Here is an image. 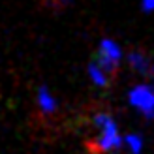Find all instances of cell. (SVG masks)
Returning <instances> with one entry per match:
<instances>
[{"label": "cell", "instance_id": "obj_7", "mask_svg": "<svg viewBox=\"0 0 154 154\" xmlns=\"http://www.w3.org/2000/svg\"><path fill=\"white\" fill-rule=\"evenodd\" d=\"M124 147L130 150V154H141L143 152V137L139 134H128L124 135Z\"/></svg>", "mask_w": 154, "mask_h": 154}, {"label": "cell", "instance_id": "obj_6", "mask_svg": "<svg viewBox=\"0 0 154 154\" xmlns=\"http://www.w3.org/2000/svg\"><path fill=\"white\" fill-rule=\"evenodd\" d=\"M87 73H88V79H90L92 85H96V87H100V88L109 87V79H111V75L107 73L103 68L96 62V60H92V62L88 64Z\"/></svg>", "mask_w": 154, "mask_h": 154}, {"label": "cell", "instance_id": "obj_10", "mask_svg": "<svg viewBox=\"0 0 154 154\" xmlns=\"http://www.w3.org/2000/svg\"><path fill=\"white\" fill-rule=\"evenodd\" d=\"M152 87H154V85H152Z\"/></svg>", "mask_w": 154, "mask_h": 154}, {"label": "cell", "instance_id": "obj_3", "mask_svg": "<svg viewBox=\"0 0 154 154\" xmlns=\"http://www.w3.org/2000/svg\"><path fill=\"white\" fill-rule=\"evenodd\" d=\"M128 103L145 119H154V87L147 83L132 87L128 92Z\"/></svg>", "mask_w": 154, "mask_h": 154}, {"label": "cell", "instance_id": "obj_9", "mask_svg": "<svg viewBox=\"0 0 154 154\" xmlns=\"http://www.w3.org/2000/svg\"><path fill=\"white\" fill-rule=\"evenodd\" d=\"M72 2H73V0H58V4H60V6H70Z\"/></svg>", "mask_w": 154, "mask_h": 154}, {"label": "cell", "instance_id": "obj_1", "mask_svg": "<svg viewBox=\"0 0 154 154\" xmlns=\"http://www.w3.org/2000/svg\"><path fill=\"white\" fill-rule=\"evenodd\" d=\"M92 124L98 128L100 135L92 141L94 152L98 154H111L117 152L124 147V137L119 132V124L115 122L113 115L105 113V111H98L92 117Z\"/></svg>", "mask_w": 154, "mask_h": 154}, {"label": "cell", "instance_id": "obj_2", "mask_svg": "<svg viewBox=\"0 0 154 154\" xmlns=\"http://www.w3.org/2000/svg\"><path fill=\"white\" fill-rule=\"evenodd\" d=\"M122 57H124V51H122L120 43L115 42L113 38H103V40L100 42V45H98L94 60L109 75H113L115 72L119 70V66L122 62Z\"/></svg>", "mask_w": 154, "mask_h": 154}, {"label": "cell", "instance_id": "obj_8", "mask_svg": "<svg viewBox=\"0 0 154 154\" xmlns=\"http://www.w3.org/2000/svg\"><path fill=\"white\" fill-rule=\"evenodd\" d=\"M139 6L143 13H154V0H141Z\"/></svg>", "mask_w": 154, "mask_h": 154}, {"label": "cell", "instance_id": "obj_4", "mask_svg": "<svg viewBox=\"0 0 154 154\" xmlns=\"http://www.w3.org/2000/svg\"><path fill=\"white\" fill-rule=\"evenodd\" d=\"M126 60L135 73H139L143 77H154V55L149 57L147 53L134 49V51L128 53Z\"/></svg>", "mask_w": 154, "mask_h": 154}, {"label": "cell", "instance_id": "obj_5", "mask_svg": "<svg viewBox=\"0 0 154 154\" xmlns=\"http://www.w3.org/2000/svg\"><path fill=\"white\" fill-rule=\"evenodd\" d=\"M36 103H38V107H40V111L45 113V115H53L58 109L57 98L53 96V92L45 87V85H42V87L36 90Z\"/></svg>", "mask_w": 154, "mask_h": 154}]
</instances>
